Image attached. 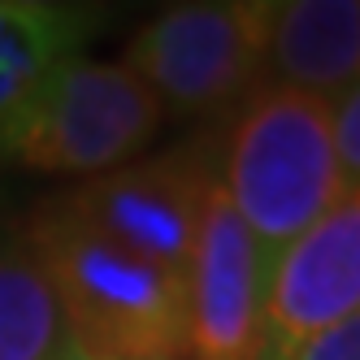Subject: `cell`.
Returning <instances> with one entry per match:
<instances>
[{"label":"cell","mask_w":360,"mask_h":360,"mask_svg":"<svg viewBox=\"0 0 360 360\" xmlns=\"http://www.w3.org/2000/svg\"><path fill=\"white\" fill-rule=\"evenodd\" d=\"M27 235L79 360H187V278L109 239L65 195L44 204Z\"/></svg>","instance_id":"1"},{"label":"cell","mask_w":360,"mask_h":360,"mask_svg":"<svg viewBox=\"0 0 360 360\" xmlns=\"http://www.w3.org/2000/svg\"><path fill=\"white\" fill-rule=\"evenodd\" d=\"M217 187L274 265L282 248L343 200L330 105L287 87L248 96L226 143V178Z\"/></svg>","instance_id":"2"},{"label":"cell","mask_w":360,"mask_h":360,"mask_svg":"<svg viewBox=\"0 0 360 360\" xmlns=\"http://www.w3.org/2000/svg\"><path fill=\"white\" fill-rule=\"evenodd\" d=\"M161 100L122 61L65 57L35 91L0 152L35 174H113L161 131Z\"/></svg>","instance_id":"3"},{"label":"cell","mask_w":360,"mask_h":360,"mask_svg":"<svg viewBox=\"0 0 360 360\" xmlns=\"http://www.w3.org/2000/svg\"><path fill=\"white\" fill-rule=\"evenodd\" d=\"M261 0H204L174 5L126 44V70L174 113H217L265 79Z\"/></svg>","instance_id":"4"},{"label":"cell","mask_w":360,"mask_h":360,"mask_svg":"<svg viewBox=\"0 0 360 360\" xmlns=\"http://www.w3.org/2000/svg\"><path fill=\"white\" fill-rule=\"evenodd\" d=\"M265 291L269 261L213 178L187 265V360H265Z\"/></svg>","instance_id":"5"},{"label":"cell","mask_w":360,"mask_h":360,"mask_svg":"<svg viewBox=\"0 0 360 360\" xmlns=\"http://www.w3.org/2000/svg\"><path fill=\"white\" fill-rule=\"evenodd\" d=\"M209 183L213 174L191 152H165L157 161H131L100 174L65 200L122 248L187 278Z\"/></svg>","instance_id":"6"},{"label":"cell","mask_w":360,"mask_h":360,"mask_svg":"<svg viewBox=\"0 0 360 360\" xmlns=\"http://www.w3.org/2000/svg\"><path fill=\"white\" fill-rule=\"evenodd\" d=\"M360 308V191H343L334 209L287 243L269 265L265 360L291 356L313 334Z\"/></svg>","instance_id":"7"},{"label":"cell","mask_w":360,"mask_h":360,"mask_svg":"<svg viewBox=\"0 0 360 360\" xmlns=\"http://www.w3.org/2000/svg\"><path fill=\"white\" fill-rule=\"evenodd\" d=\"M265 79L313 96L343 100L360 83V0H287L269 5Z\"/></svg>","instance_id":"8"},{"label":"cell","mask_w":360,"mask_h":360,"mask_svg":"<svg viewBox=\"0 0 360 360\" xmlns=\"http://www.w3.org/2000/svg\"><path fill=\"white\" fill-rule=\"evenodd\" d=\"M91 13L44 0H0V143L31 109L35 91L83 44Z\"/></svg>","instance_id":"9"},{"label":"cell","mask_w":360,"mask_h":360,"mask_svg":"<svg viewBox=\"0 0 360 360\" xmlns=\"http://www.w3.org/2000/svg\"><path fill=\"white\" fill-rule=\"evenodd\" d=\"M0 360H79L27 230H0Z\"/></svg>","instance_id":"10"},{"label":"cell","mask_w":360,"mask_h":360,"mask_svg":"<svg viewBox=\"0 0 360 360\" xmlns=\"http://www.w3.org/2000/svg\"><path fill=\"white\" fill-rule=\"evenodd\" d=\"M330 135H334V161H339L343 191H360V83L330 105Z\"/></svg>","instance_id":"11"},{"label":"cell","mask_w":360,"mask_h":360,"mask_svg":"<svg viewBox=\"0 0 360 360\" xmlns=\"http://www.w3.org/2000/svg\"><path fill=\"white\" fill-rule=\"evenodd\" d=\"M282 360H360V308L352 317L334 321L330 330L313 334L308 343H300L291 356H282Z\"/></svg>","instance_id":"12"}]
</instances>
